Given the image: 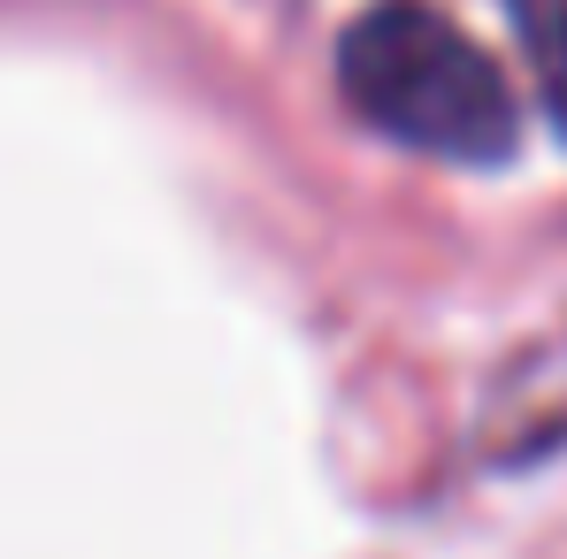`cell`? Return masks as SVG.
Wrapping results in <instances>:
<instances>
[{
	"label": "cell",
	"mask_w": 567,
	"mask_h": 559,
	"mask_svg": "<svg viewBox=\"0 0 567 559\" xmlns=\"http://www.w3.org/2000/svg\"><path fill=\"white\" fill-rule=\"evenodd\" d=\"M338 85L361 123H377L391 146L498 169L522 138L514 85L468 31L430 0H377L338 39Z\"/></svg>",
	"instance_id": "6da1fadb"
},
{
	"label": "cell",
	"mask_w": 567,
	"mask_h": 559,
	"mask_svg": "<svg viewBox=\"0 0 567 559\" xmlns=\"http://www.w3.org/2000/svg\"><path fill=\"white\" fill-rule=\"evenodd\" d=\"M506 23L529 54V77H537L553 131L567 138V0H506Z\"/></svg>",
	"instance_id": "7a4b0ae2"
}]
</instances>
